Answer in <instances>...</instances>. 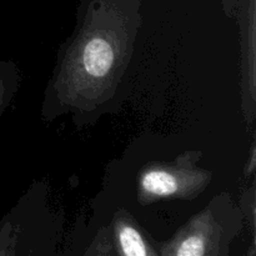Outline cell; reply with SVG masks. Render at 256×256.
Segmentation results:
<instances>
[{
  "label": "cell",
  "instance_id": "cell-1",
  "mask_svg": "<svg viewBox=\"0 0 256 256\" xmlns=\"http://www.w3.org/2000/svg\"><path fill=\"white\" fill-rule=\"evenodd\" d=\"M82 62L89 75L94 78L105 76L114 62V50L106 40L92 38L85 45Z\"/></svg>",
  "mask_w": 256,
  "mask_h": 256
},
{
  "label": "cell",
  "instance_id": "cell-2",
  "mask_svg": "<svg viewBox=\"0 0 256 256\" xmlns=\"http://www.w3.org/2000/svg\"><path fill=\"white\" fill-rule=\"evenodd\" d=\"M142 189L152 196H170L179 189V182L174 174L165 170H149L140 180Z\"/></svg>",
  "mask_w": 256,
  "mask_h": 256
},
{
  "label": "cell",
  "instance_id": "cell-3",
  "mask_svg": "<svg viewBox=\"0 0 256 256\" xmlns=\"http://www.w3.org/2000/svg\"><path fill=\"white\" fill-rule=\"evenodd\" d=\"M119 248L124 255L128 256H145L150 252L148 245L142 240V235L135 228L130 225H122L118 232Z\"/></svg>",
  "mask_w": 256,
  "mask_h": 256
},
{
  "label": "cell",
  "instance_id": "cell-4",
  "mask_svg": "<svg viewBox=\"0 0 256 256\" xmlns=\"http://www.w3.org/2000/svg\"><path fill=\"white\" fill-rule=\"evenodd\" d=\"M6 78H5V72L0 68V112L5 105V99H6Z\"/></svg>",
  "mask_w": 256,
  "mask_h": 256
}]
</instances>
